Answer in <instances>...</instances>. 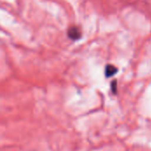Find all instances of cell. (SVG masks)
<instances>
[{
	"instance_id": "1",
	"label": "cell",
	"mask_w": 151,
	"mask_h": 151,
	"mask_svg": "<svg viewBox=\"0 0 151 151\" xmlns=\"http://www.w3.org/2000/svg\"><path fill=\"white\" fill-rule=\"evenodd\" d=\"M68 37L73 41H77L81 37V30L78 27H72L67 32Z\"/></svg>"
},
{
	"instance_id": "2",
	"label": "cell",
	"mask_w": 151,
	"mask_h": 151,
	"mask_svg": "<svg viewBox=\"0 0 151 151\" xmlns=\"http://www.w3.org/2000/svg\"><path fill=\"white\" fill-rule=\"evenodd\" d=\"M118 73V68L113 65H107L105 67V76L107 78L114 76Z\"/></svg>"
},
{
	"instance_id": "3",
	"label": "cell",
	"mask_w": 151,
	"mask_h": 151,
	"mask_svg": "<svg viewBox=\"0 0 151 151\" xmlns=\"http://www.w3.org/2000/svg\"><path fill=\"white\" fill-rule=\"evenodd\" d=\"M117 87H118V82L117 81H113L111 83V91L113 94H116L117 92Z\"/></svg>"
}]
</instances>
